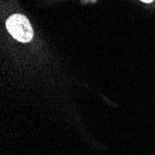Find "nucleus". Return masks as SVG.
Here are the masks:
<instances>
[{
	"mask_svg": "<svg viewBox=\"0 0 155 155\" xmlns=\"http://www.w3.org/2000/svg\"><path fill=\"white\" fill-rule=\"evenodd\" d=\"M6 28L8 33L17 41L28 43L34 37L32 25L22 14H13L6 21Z\"/></svg>",
	"mask_w": 155,
	"mask_h": 155,
	"instance_id": "1",
	"label": "nucleus"
},
{
	"mask_svg": "<svg viewBox=\"0 0 155 155\" xmlns=\"http://www.w3.org/2000/svg\"><path fill=\"white\" fill-rule=\"evenodd\" d=\"M141 1H143V2H145V3H150V2L153 1V0H141Z\"/></svg>",
	"mask_w": 155,
	"mask_h": 155,
	"instance_id": "2",
	"label": "nucleus"
}]
</instances>
